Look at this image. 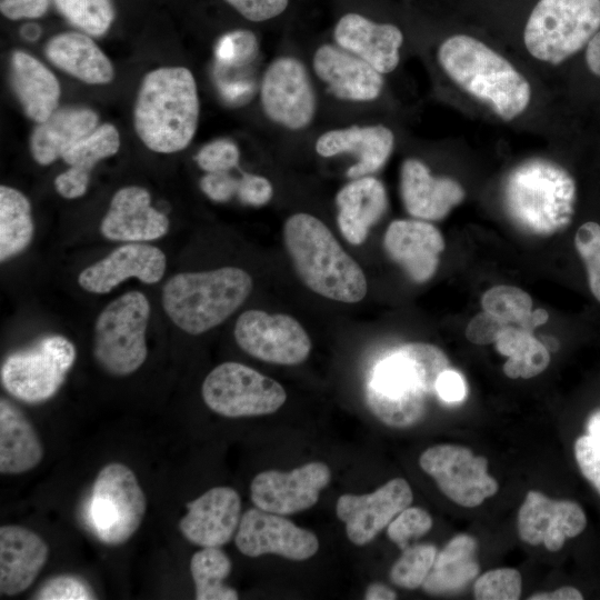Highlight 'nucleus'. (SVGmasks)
<instances>
[{
    "label": "nucleus",
    "mask_w": 600,
    "mask_h": 600,
    "mask_svg": "<svg viewBox=\"0 0 600 600\" xmlns=\"http://www.w3.org/2000/svg\"><path fill=\"white\" fill-rule=\"evenodd\" d=\"M179 522L182 536L201 548L221 547L237 532L241 519V498L230 487H214L187 503Z\"/></svg>",
    "instance_id": "20"
},
{
    "label": "nucleus",
    "mask_w": 600,
    "mask_h": 600,
    "mask_svg": "<svg viewBox=\"0 0 600 600\" xmlns=\"http://www.w3.org/2000/svg\"><path fill=\"white\" fill-rule=\"evenodd\" d=\"M234 541L238 550L250 558L278 554L303 561L313 557L319 549V540L312 531L296 526L281 514L257 507L241 516Z\"/></svg>",
    "instance_id": "15"
},
{
    "label": "nucleus",
    "mask_w": 600,
    "mask_h": 600,
    "mask_svg": "<svg viewBox=\"0 0 600 600\" xmlns=\"http://www.w3.org/2000/svg\"><path fill=\"white\" fill-rule=\"evenodd\" d=\"M198 166L208 173L228 172L238 166V147L227 140L219 139L206 144L196 157Z\"/></svg>",
    "instance_id": "46"
},
{
    "label": "nucleus",
    "mask_w": 600,
    "mask_h": 600,
    "mask_svg": "<svg viewBox=\"0 0 600 600\" xmlns=\"http://www.w3.org/2000/svg\"><path fill=\"white\" fill-rule=\"evenodd\" d=\"M437 556L432 544H414L407 547L392 564L389 578L400 588L413 590L422 587Z\"/></svg>",
    "instance_id": "40"
},
{
    "label": "nucleus",
    "mask_w": 600,
    "mask_h": 600,
    "mask_svg": "<svg viewBox=\"0 0 600 600\" xmlns=\"http://www.w3.org/2000/svg\"><path fill=\"white\" fill-rule=\"evenodd\" d=\"M547 320L548 312L544 309H537L530 313L520 328L531 332L533 328L543 324Z\"/></svg>",
    "instance_id": "57"
},
{
    "label": "nucleus",
    "mask_w": 600,
    "mask_h": 600,
    "mask_svg": "<svg viewBox=\"0 0 600 600\" xmlns=\"http://www.w3.org/2000/svg\"><path fill=\"white\" fill-rule=\"evenodd\" d=\"M288 253L302 282L316 293L344 303L361 301L368 283L361 267L318 218L296 213L283 227Z\"/></svg>",
    "instance_id": "3"
},
{
    "label": "nucleus",
    "mask_w": 600,
    "mask_h": 600,
    "mask_svg": "<svg viewBox=\"0 0 600 600\" xmlns=\"http://www.w3.org/2000/svg\"><path fill=\"white\" fill-rule=\"evenodd\" d=\"M97 124L98 116L91 109L68 107L56 110L31 133L32 158L42 166L52 163L71 146L91 133Z\"/></svg>",
    "instance_id": "31"
},
{
    "label": "nucleus",
    "mask_w": 600,
    "mask_h": 600,
    "mask_svg": "<svg viewBox=\"0 0 600 600\" xmlns=\"http://www.w3.org/2000/svg\"><path fill=\"white\" fill-rule=\"evenodd\" d=\"M60 13L82 31L101 36L111 26L114 10L111 0H53Z\"/></svg>",
    "instance_id": "38"
},
{
    "label": "nucleus",
    "mask_w": 600,
    "mask_h": 600,
    "mask_svg": "<svg viewBox=\"0 0 600 600\" xmlns=\"http://www.w3.org/2000/svg\"><path fill=\"white\" fill-rule=\"evenodd\" d=\"M508 326L493 314L483 311L477 314L468 324L466 336L476 344H489L496 342L501 331Z\"/></svg>",
    "instance_id": "50"
},
{
    "label": "nucleus",
    "mask_w": 600,
    "mask_h": 600,
    "mask_svg": "<svg viewBox=\"0 0 600 600\" xmlns=\"http://www.w3.org/2000/svg\"><path fill=\"white\" fill-rule=\"evenodd\" d=\"M201 394L211 411L227 418L271 414L287 400L279 382L233 361L223 362L208 373Z\"/></svg>",
    "instance_id": "11"
},
{
    "label": "nucleus",
    "mask_w": 600,
    "mask_h": 600,
    "mask_svg": "<svg viewBox=\"0 0 600 600\" xmlns=\"http://www.w3.org/2000/svg\"><path fill=\"white\" fill-rule=\"evenodd\" d=\"M330 480V468L320 461L288 472L267 470L252 479L250 498L254 507L261 510L281 516L293 514L313 507Z\"/></svg>",
    "instance_id": "16"
},
{
    "label": "nucleus",
    "mask_w": 600,
    "mask_h": 600,
    "mask_svg": "<svg viewBox=\"0 0 600 600\" xmlns=\"http://www.w3.org/2000/svg\"><path fill=\"white\" fill-rule=\"evenodd\" d=\"M233 333L244 352L269 363L296 366L311 351L307 331L293 317L283 313L247 310L239 316Z\"/></svg>",
    "instance_id": "13"
},
{
    "label": "nucleus",
    "mask_w": 600,
    "mask_h": 600,
    "mask_svg": "<svg viewBox=\"0 0 600 600\" xmlns=\"http://www.w3.org/2000/svg\"><path fill=\"white\" fill-rule=\"evenodd\" d=\"M253 282L241 268L180 272L163 286L161 303L169 319L189 334H201L228 319L249 297Z\"/></svg>",
    "instance_id": "6"
},
{
    "label": "nucleus",
    "mask_w": 600,
    "mask_h": 600,
    "mask_svg": "<svg viewBox=\"0 0 600 600\" xmlns=\"http://www.w3.org/2000/svg\"><path fill=\"white\" fill-rule=\"evenodd\" d=\"M574 457L584 478L600 493V443L586 434L574 443Z\"/></svg>",
    "instance_id": "47"
},
{
    "label": "nucleus",
    "mask_w": 600,
    "mask_h": 600,
    "mask_svg": "<svg viewBox=\"0 0 600 600\" xmlns=\"http://www.w3.org/2000/svg\"><path fill=\"white\" fill-rule=\"evenodd\" d=\"M340 48L356 54L380 73L393 71L399 63L403 34L390 23H374L358 14L347 13L334 28Z\"/></svg>",
    "instance_id": "25"
},
{
    "label": "nucleus",
    "mask_w": 600,
    "mask_h": 600,
    "mask_svg": "<svg viewBox=\"0 0 600 600\" xmlns=\"http://www.w3.org/2000/svg\"><path fill=\"white\" fill-rule=\"evenodd\" d=\"M120 137L114 126L104 123L71 146L63 154L68 170L54 179L57 192L66 199H76L87 191L90 172L102 159L117 153Z\"/></svg>",
    "instance_id": "29"
},
{
    "label": "nucleus",
    "mask_w": 600,
    "mask_h": 600,
    "mask_svg": "<svg viewBox=\"0 0 600 600\" xmlns=\"http://www.w3.org/2000/svg\"><path fill=\"white\" fill-rule=\"evenodd\" d=\"M230 558L219 547H208L193 553L190 572L197 600H237L238 592L223 583L231 572Z\"/></svg>",
    "instance_id": "37"
},
{
    "label": "nucleus",
    "mask_w": 600,
    "mask_h": 600,
    "mask_svg": "<svg viewBox=\"0 0 600 600\" xmlns=\"http://www.w3.org/2000/svg\"><path fill=\"white\" fill-rule=\"evenodd\" d=\"M258 52L254 34L248 30H237L224 34L217 44L219 67L234 68L251 62Z\"/></svg>",
    "instance_id": "42"
},
{
    "label": "nucleus",
    "mask_w": 600,
    "mask_h": 600,
    "mask_svg": "<svg viewBox=\"0 0 600 600\" xmlns=\"http://www.w3.org/2000/svg\"><path fill=\"white\" fill-rule=\"evenodd\" d=\"M239 179L228 172L207 173L200 180V188L213 201L226 202L237 196Z\"/></svg>",
    "instance_id": "51"
},
{
    "label": "nucleus",
    "mask_w": 600,
    "mask_h": 600,
    "mask_svg": "<svg viewBox=\"0 0 600 600\" xmlns=\"http://www.w3.org/2000/svg\"><path fill=\"white\" fill-rule=\"evenodd\" d=\"M449 368L444 352L430 343L402 344L376 364L368 380L366 401L383 424L408 428L426 412V399L436 392L438 377Z\"/></svg>",
    "instance_id": "1"
},
{
    "label": "nucleus",
    "mask_w": 600,
    "mask_h": 600,
    "mask_svg": "<svg viewBox=\"0 0 600 600\" xmlns=\"http://www.w3.org/2000/svg\"><path fill=\"white\" fill-rule=\"evenodd\" d=\"M393 144V132L384 126H353L320 136L316 151L327 158L344 152L354 153L358 162L348 169L347 176L358 179L379 170L390 157Z\"/></svg>",
    "instance_id": "27"
},
{
    "label": "nucleus",
    "mask_w": 600,
    "mask_h": 600,
    "mask_svg": "<svg viewBox=\"0 0 600 600\" xmlns=\"http://www.w3.org/2000/svg\"><path fill=\"white\" fill-rule=\"evenodd\" d=\"M438 60L454 83L504 121L520 116L530 103L528 80L506 58L473 37H449L439 47Z\"/></svg>",
    "instance_id": "4"
},
{
    "label": "nucleus",
    "mask_w": 600,
    "mask_h": 600,
    "mask_svg": "<svg viewBox=\"0 0 600 600\" xmlns=\"http://www.w3.org/2000/svg\"><path fill=\"white\" fill-rule=\"evenodd\" d=\"M587 526L583 509L570 500H552L529 491L518 513V532L524 542L560 550L567 538L580 534Z\"/></svg>",
    "instance_id": "19"
},
{
    "label": "nucleus",
    "mask_w": 600,
    "mask_h": 600,
    "mask_svg": "<svg viewBox=\"0 0 600 600\" xmlns=\"http://www.w3.org/2000/svg\"><path fill=\"white\" fill-rule=\"evenodd\" d=\"M150 303L140 291H129L108 303L93 327V357L109 374L126 377L146 361Z\"/></svg>",
    "instance_id": "8"
},
{
    "label": "nucleus",
    "mask_w": 600,
    "mask_h": 600,
    "mask_svg": "<svg viewBox=\"0 0 600 600\" xmlns=\"http://www.w3.org/2000/svg\"><path fill=\"white\" fill-rule=\"evenodd\" d=\"M251 21H264L281 14L288 0H224Z\"/></svg>",
    "instance_id": "49"
},
{
    "label": "nucleus",
    "mask_w": 600,
    "mask_h": 600,
    "mask_svg": "<svg viewBox=\"0 0 600 600\" xmlns=\"http://www.w3.org/2000/svg\"><path fill=\"white\" fill-rule=\"evenodd\" d=\"M10 81L24 113L40 123L54 111L60 98V84L54 74L39 60L23 51H14L10 61Z\"/></svg>",
    "instance_id": "30"
},
{
    "label": "nucleus",
    "mask_w": 600,
    "mask_h": 600,
    "mask_svg": "<svg viewBox=\"0 0 600 600\" xmlns=\"http://www.w3.org/2000/svg\"><path fill=\"white\" fill-rule=\"evenodd\" d=\"M46 56L59 69L89 84H104L113 78L108 57L91 38L80 32L51 38L46 46Z\"/></svg>",
    "instance_id": "33"
},
{
    "label": "nucleus",
    "mask_w": 600,
    "mask_h": 600,
    "mask_svg": "<svg viewBox=\"0 0 600 600\" xmlns=\"http://www.w3.org/2000/svg\"><path fill=\"white\" fill-rule=\"evenodd\" d=\"M383 244L389 257L416 282H426L434 274L444 249L440 231L420 220L392 221Z\"/></svg>",
    "instance_id": "22"
},
{
    "label": "nucleus",
    "mask_w": 600,
    "mask_h": 600,
    "mask_svg": "<svg viewBox=\"0 0 600 600\" xmlns=\"http://www.w3.org/2000/svg\"><path fill=\"white\" fill-rule=\"evenodd\" d=\"M406 479L394 478L366 494L346 493L336 503L337 517L346 523L348 539L354 546L370 543L378 533L412 502Z\"/></svg>",
    "instance_id": "17"
},
{
    "label": "nucleus",
    "mask_w": 600,
    "mask_h": 600,
    "mask_svg": "<svg viewBox=\"0 0 600 600\" xmlns=\"http://www.w3.org/2000/svg\"><path fill=\"white\" fill-rule=\"evenodd\" d=\"M273 188L270 181L261 176L243 173L239 179L237 196L248 206L260 207L270 201Z\"/></svg>",
    "instance_id": "48"
},
{
    "label": "nucleus",
    "mask_w": 600,
    "mask_h": 600,
    "mask_svg": "<svg viewBox=\"0 0 600 600\" xmlns=\"http://www.w3.org/2000/svg\"><path fill=\"white\" fill-rule=\"evenodd\" d=\"M48 7L49 0H0L1 13L10 20L40 18Z\"/></svg>",
    "instance_id": "52"
},
{
    "label": "nucleus",
    "mask_w": 600,
    "mask_h": 600,
    "mask_svg": "<svg viewBox=\"0 0 600 600\" xmlns=\"http://www.w3.org/2000/svg\"><path fill=\"white\" fill-rule=\"evenodd\" d=\"M436 393L446 402H459L467 393L462 376L451 369L444 370L437 379Z\"/></svg>",
    "instance_id": "53"
},
{
    "label": "nucleus",
    "mask_w": 600,
    "mask_h": 600,
    "mask_svg": "<svg viewBox=\"0 0 600 600\" xmlns=\"http://www.w3.org/2000/svg\"><path fill=\"white\" fill-rule=\"evenodd\" d=\"M261 104L273 122L291 130L307 127L317 107L314 90L303 63L292 57H280L264 72Z\"/></svg>",
    "instance_id": "14"
},
{
    "label": "nucleus",
    "mask_w": 600,
    "mask_h": 600,
    "mask_svg": "<svg viewBox=\"0 0 600 600\" xmlns=\"http://www.w3.org/2000/svg\"><path fill=\"white\" fill-rule=\"evenodd\" d=\"M600 29V0H540L523 41L531 56L559 64L580 51Z\"/></svg>",
    "instance_id": "7"
},
{
    "label": "nucleus",
    "mask_w": 600,
    "mask_h": 600,
    "mask_svg": "<svg viewBox=\"0 0 600 600\" xmlns=\"http://www.w3.org/2000/svg\"><path fill=\"white\" fill-rule=\"evenodd\" d=\"M317 76L339 99L371 101L383 87L382 73L356 54L331 44H323L313 56Z\"/></svg>",
    "instance_id": "23"
},
{
    "label": "nucleus",
    "mask_w": 600,
    "mask_h": 600,
    "mask_svg": "<svg viewBox=\"0 0 600 600\" xmlns=\"http://www.w3.org/2000/svg\"><path fill=\"white\" fill-rule=\"evenodd\" d=\"M338 226L348 242L361 244L370 227L377 223L388 207L384 186L373 177H361L337 193Z\"/></svg>",
    "instance_id": "28"
},
{
    "label": "nucleus",
    "mask_w": 600,
    "mask_h": 600,
    "mask_svg": "<svg viewBox=\"0 0 600 600\" xmlns=\"http://www.w3.org/2000/svg\"><path fill=\"white\" fill-rule=\"evenodd\" d=\"M494 343L497 350L508 357L503 371L511 379L536 377L550 362L547 348L520 327L506 326Z\"/></svg>",
    "instance_id": "36"
},
{
    "label": "nucleus",
    "mask_w": 600,
    "mask_h": 600,
    "mask_svg": "<svg viewBox=\"0 0 600 600\" xmlns=\"http://www.w3.org/2000/svg\"><path fill=\"white\" fill-rule=\"evenodd\" d=\"M146 509L144 492L129 467L111 462L99 471L92 484L87 519L102 543H126L139 529Z\"/></svg>",
    "instance_id": "9"
},
{
    "label": "nucleus",
    "mask_w": 600,
    "mask_h": 600,
    "mask_svg": "<svg viewBox=\"0 0 600 600\" xmlns=\"http://www.w3.org/2000/svg\"><path fill=\"white\" fill-rule=\"evenodd\" d=\"M400 192L406 210L414 218L440 220L464 199L462 186L448 177H434L417 159L402 162Z\"/></svg>",
    "instance_id": "24"
},
{
    "label": "nucleus",
    "mask_w": 600,
    "mask_h": 600,
    "mask_svg": "<svg viewBox=\"0 0 600 600\" xmlns=\"http://www.w3.org/2000/svg\"><path fill=\"white\" fill-rule=\"evenodd\" d=\"M43 446L24 413L7 399L0 400V472L20 474L34 469Z\"/></svg>",
    "instance_id": "32"
},
{
    "label": "nucleus",
    "mask_w": 600,
    "mask_h": 600,
    "mask_svg": "<svg viewBox=\"0 0 600 600\" xmlns=\"http://www.w3.org/2000/svg\"><path fill=\"white\" fill-rule=\"evenodd\" d=\"M31 206L19 190L0 187V260H9L21 253L33 237Z\"/></svg>",
    "instance_id": "35"
},
{
    "label": "nucleus",
    "mask_w": 600,
    "mask_h": 600,
    "mask_svg": "<svg viewBox=\"0 0 600 600\" xmlns=\"http://www.w3.org/2000/svg\"><path fill=\"white\" fill-rule=\"evenodd\" d=\"M574 244L586 263L591 292L600 301V226L593 221L580 226Z\"/></svg>",
    "instance_id": "43"
},
{
    "label": "nucleus",
    "mask_w": 600,
    "mask_h": 600,
    "mask_svg": "<svg viewBox=\"0 0 600 600\" xmlns=\"http://www.w3.org/2000/svg\"><path fill=\"white\" fill-rule=\"evenodd\" d=\"M166 268L167 258L161 249L144 242H127L84 268L78 276V284L87 292L104 294L129 278L157 283Z\"/></svg>",
    "instance_id": "18"
},
{
    "label": "nucleus",
    "mask_w": 600,
    "mask_h": 600,
    "mask_svg": "<svg viewBox=\"0 0 600 600\" xmlns=\"http://www.w3.org/2000/svg\"><path fill=\"white\" fill-rule=\"evenodd\" d=\"M169 226L168 217L151 206L149 191L129 186L113 194L100 232L111 241L147 242L166 236Z\"/></svg>",
    "instance_id": "21"
},
{
    "label": "nucleus",
    "mask_w": 600,
    "mask_h": 600,
    "mask_svg": "<svg viewBox=\"0 0 600 600\" xmlns=\"http://www.w3.org/2000/svg\"><path fill=\"white\" fill-rule=\"evenodd\" d=\"M366 600H393L397 599V593L388 586L379 582H374L368 586L366 593Z\"/></svg>",
    "instance_id": "56"
},
{
    "label": "nucleus",
    "mask_w": 600,
    "mask_h": 600,
    "mask_svg": "<svg viewBox=\"0 0 600 600\" xmlns=\"http://www.w3.org/2000/svg\"><path fill=\"white\" fill-rule=\"evenodd\" d=\"M484 311L493 314L503 323H517L521 327L532 312L531 297L517 287L496 286L484 292L481 299Z\"/></svg>",
    "instance_id": "39"
},
{
    "label": "nucleus",
    "mask_w": 600,
    "mask_h": 600,
    "mask_svg": "<svg viewBox=\"0 0 600 600\" xmlns=\"http://www.w3.org/2000/svg\"><path fill=\"white\" fill-rule=\"evenodd\" d=\"M588 434L600 443V412L594 413L588 421Z\"/></svg>",
    "instance_id": "58"
},
{
    "label": "nucleus",
    "mask_w": 600,
    "mask_h": 600,
    "mask_svg": "<svg viewBox=\"0 0 600 600\" xmlns=\"http://www.w3.org/2000/svg\"><path fill=\"white\" fill-rule=\"evenodd\" d=\"M76 357L74 346L63 336L43 337L31 348L6 358L1 366V383L8 393L22 402H44L59 391Z\"/></svg>",
    "instance_id": "10"
},
{
    "label": "nucleus",
    "mask_w": 600,
    "mask_h": 600,
    "mask_svg": "<svg viewBox=\"0 0 600 600\" xmlns=\"http://www.w3.org/2000/svg\"><path fill=\"white\" fill-rule=\"evenodd\" d=\"M477 540L469 534L453 537L437 552L433 566L422 583L423 590L433 596L460 591L479 573L474 559Z\"/></svg>",
    "instance_id": "34"
},
{
    "label": "nucleus",
    "mask_w": 600,
    "mask_h": 600,
    "mask_svg": "<svg viewBox=\"0 0 600 600\" xmlns=\"http://www.w3.org/2000/svg\"><path fill=\"white\" fill-rule=\"evenodd\" d=\"M529 600H581L582 593L574 587L564 586L551 592L531 594Z\"/></svg>",
    "instance_id": "54"
},
{
    "label": "nucleus",
    "mask_w": 600,
    "mask_h": 600,
    "mask_svg": "<svg viewBox=\"0 0 600 600\" xmlns=\"http://www.w3.org/2000/svg\"><path fill=\"white\" fill-rule=\"evenodd\" d=\"M133 114L136 132L148 149L159 153L184 149L199 120L198 91L191 71L168 67L147 73Z\"/></svg>",
    "instance_id": "2"
},
{
    "label": "nucleus",
    "mask_w": 600,
    "mask_h": 600,
    "mask_svg": "<svg viewBox=\"0 0 600 600\" xmlns=\"http://www.w3.org/2000/svg\"><path fill=\"white\" fill-rule=\"evenodd\" d=\"M586 62L590 71L600 77V30L587 44Z\"/></svg>",
    "instance_id": "55"
},
{
    "label": "nucleus",
    "mask_w": 600,
    "mask_h": 600,
    "mask_svg": "<svg viewBox=\"0 0 600 600\" xmlns=\"http://www.w3.org/2000/svg\"><path fill=\"white\" fill-rule=\"evenodd\" d=\"M432 528V518L424 509L407 507L388 526L387 536L404 550L411 539L424 536Z\"/></svg>",
    "instance_id": "44"
},
{
    "label": "nucleus",
    "mask_w": 600,
    "mask_h": 600,
    "mask_svg": "<svg viewBox=\"0 0 600 600\" xmlns=\"http://www.w3.org/2000/svg\"><path fill=\"white\" fill-rule=\"evenodd\" d=\"M21 36L27 40L33 41L40 36V28L34 23H27L21 28Z\"/></svg>",
    "instance_id": "59"
},
{
    "label": "nucleus",
    "mask_w": 600,
    "mask_h": 600,
    "mask_svg": "<svg viewBox=\"0 0 600 600\" xmlns=\"http://www.w3.org/2000/svg\"><path fill=\"white\" fill-rule=\"evenodd\" d=\"M577 193L572 176L560 164L526 160L511 170L503 186L506 210L517 226L534 234H553L568 227Z\"/></svg>",
    "instance_id": "5"
},
{
    "label": "nucleus",
    "mask_w": 600,
    "mask_h": 600,
    "mask_svg": "<svg viewBox=\"0 0 600 600\" xmlns=\"http://www.w3.org/2000/svg\"><path fill=\"white\" fill-rule=\"evenodd\" d=\"M38 600H91L96 599L90 584L74 574H59L47 580L34 593Z\"/></svg>",
    "instance_id": "45"
},
{
    "label": "nucleus",
    "mask_w": 600,
    "mask_h": 600,
    "mask_svg": "<svg viewBox=\"0 0 600 600\" xmlns=\"http://www.w3.org/2000/svg\"><path fill=\"white\" fill-rule=\"evenodd\" d=\"M49 558L47 542L14 524L0 528V592L17 596L36 580Z\"/></svg>",
    "instance_id": "26"
},
{
    "label": "nucleus",
    "mask_w": 600,
    "mask_h": 600,
    "mask_svg": "<svg viewBox=\"0 0 600 600\" xmlns=\"http://www.w3.org/2000/svg\"><path fill=\"white\" fill-rule=\"evenodd\" d=\"M522 579L518 570L500 568L480 576L473 593L478 600H517L521 596Z\"/></svg>",
    "instance_id": "41"
},
{
    "label": "nucleus",
    "mask_w": 600,
    "mask_h": 600,
    "mask_svg": "<svg viewBox=\"0 0 600 600\" xmlns=\"http://www.w3.org/2000/svg\"><path fill=\"white\" fill-rule=\"evenodd\" d=\"M421 469L454 503L473 508L498 491L497 481L488 473V461L462 446L438 444L424 450Z\"/></svg>",
    "instance_id": "12"
}]
</instances>
